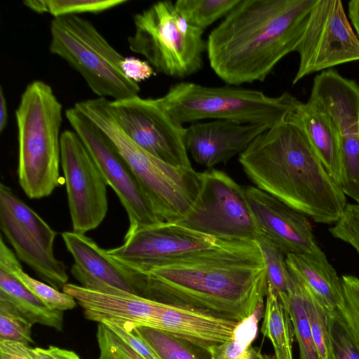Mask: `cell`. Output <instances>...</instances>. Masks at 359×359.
Instances as JSON below:
<instances>
[{
	"mask_svg": "<svg viewBox=\"0 0 359 359\" xmlns=\"http://www.w3.org/2000/svg\"><path fill=\"white\" fill-rule=\"evenodd\" d=\"M133 273L142 297L238 323L263 306L268 290L256 241L219 240L212 248Z\"/></svg>",
	"mask_w": 359,
	"mask_h": 359,
	"instance_id": "cell-1",
	"label": "cell"
},
{
	"mask_svg": "<svg viewBox=\"0 0 359 359\" xmlns=\"http://www.w3.org/2000/svg\"><path fill=\"white\" fill-rule=\"evenodd\" d=\"M317 0H239L206 41L210 66L228 85L263 81L296 51Z\"/></svg>",
	"mask_w": 359,
	"mask_h": 359,
	"instance_id": "cell-2",
	"label": "cell"
},
{
	"mask_svg": "<svg viewBox=\"0 0 359 359\" xmlns=\"http://www.w3.org/2000/svg\"><path fill=\"white\" fill-rule=\"evenodd\" d=\"M238 161L257 188L316 222L334 224L347 205L303 130L287 119L259 135Z\"/></svg>",
	"mask_w": 359,
	"mask_h": 359,
	"instance_id": "cell-3",
	"label": "cell"
},
{
	"mask_svg": "<svg viewBox=\"0 0 359 359\" xmlns=\"http://www.w3.org/2000/svg\"><path fill=\"white\" fill-rule=\"evenodd\" d=\"M74 107L112 141L164 222H177L189 213L200 194L201 172L166 163L141 148L120 128L107 98L81 100Z\"/></svg>",
	"mask_w": 359,
	"mask_h": 359,
	"instance_id": "cell-4",
	"label": "cell"
},
{
	"mask_svg": "<svg viewBox=\"0 0 359 359\" xmlns=\"http://www.w3.org/2000/svg\"><path fill=\"white\" fill-rule=\"evenodd\" d=\"M19 184L30 199L50 196L60 184L62 105L50 86L29 83L15 112Z\"/></svg>",
	"mask_w": 359,
	"mask_h": 359,
	"instance_id": "cell-5",
	"label": "cell"
},
{
	"mask_svg": "<svg viewBox=\"0 0 359 359\" xmlns=\"http://www.w3.org/2000/svg\"><path fill=\"white\" fill-rule=\"evenodd\" d=\"M158 100L182 125L214 119L269 128L285 121L300 103L288 92L272 97L254 89L209 87L188 81L171 86Z\"/></svg>",
	"mask_w": 359,
	"mask_h": 359,
	"instance_id": "cell-6",
	"label": "cell"
},
{
	"mask_svg": "<svg viewBox=\"0 0 359 359\" xmlns=\"http://www.w3.org/2000/svg\"><path fill=\"white\" fill-rule=\"evenodd\" d=\"M50 52L66 61L97 97L119 100L138 95V83L123 73L124 58L89 20L79 15L53 18Z\"/></svg>",
	"mask_w": 359,
	"mask_h": 359,
	"instance_id": "cell-7",
	"label": "cell"
},
{
	"mask_svg": "<svg viewBox=\"0 0 359 359\" xmlns=\"http://www.w3.org/2000/svg\"><path fill=\"white\" fill-rule=\"evenodd\" d=\"M128 38L131 51L144 56L156 72L185 78L203 66L204 30L190 25L170 1H158L133 17Z\"/></svg>",
	"mask_w": 359,
	"mask_h": 359,
	"instance_id": "cell-8",
	"label": "cell"
},
{
	"mask_svg": "<svg viewBox=\"0 0 359 359\" xmlns=\"http://www.w3.org/2000/svg\"><path fill=\"white\" fill-rule=\"evenodd\" d=\"M199 196L181 226L217 240L255 242L261 236L245 188L225 172H201Z\"/></svg>",
	"mask_w": 359,
	"mask_h": 359,
	"instance_id": "cell-9",
	"label": "cell"
},
{
	"mask_svg": "<svg viewBox=\"0 0 359 359\" xmlns=\"http://www.w3.org/2000/svg\"><path fill=\"white\" fill-rule=\"evenodd\" d=\"M0 228L21 261L48 285L62 290L69 276L66 265L53 252L57 232L4 183L0 184Z\"/></svg>",
	"mask_w": 359,
	"mask_h": 359,
	"instance_id": "cell-10",
	"label": "cell"
},
{
	"mask_svg": "<svg viewBox=\"0 0 359 359\" xmlns=\"http://www.w3.org/2000/svg\"><path fill=\"white\" fill-rule=\"evenodd\" d=\"M65 116L127 212L128 229L164 222L109 137L74 106Z\"/></svg>",
	"mask_w": 359,
	"mask_h": 359,
	"instance_id": "cell-11",
	"label": "cell"
},
{
	"mask_svg": "<svg viewBox=\"0 0 359 359\" xmlns=\"http://www.w3.org/2000/svg\"><path fill=\"white\" fill-rule=\"evenodd\" d=\"M296 51L299 64L293 84L313 73L359 61V39L341 1H316Z\"/></svg>",
	"mask_w": 359,
	"mask_h": 359,
	"instance_id": "cell-12",
	"label": "cell"
},
{
	"mask_svg": "<svg viewBox=\"0 0 359 359\" xmlns=\"http://www.w3.org/2000/svg\"><path fill=\"white\" fill-rule=\"evenodd\" d=\"M111 112L123 131L159 160L177 167H192L185 146V128L163 107L158 98L139 95L110 100Z\"/></svg>",
	"mask_w": 359,
	"mask_h": 359,
	"instance_id": "cell-13",
	"label": "cell"
},
{
	"mask_svg": "<svg viewBox=\"0 0 359 359\" xmlns=\"http://www.w3.org/2000/svg\"><path fill=\"white\" fill-rule=\"evenodd\" d=\"M61 165L66 184L73 231L96 229L108 210L107 182L79 135L61 134Z\"/></svg>",
	"mask_w": 359,
	"mask_h": 359,
	"instance_id": "cell-14",
	"label": "cell"
},
{
	"mask_svg": "<svg viewBox=\"0 0 359 359\" xmlns=\"http://www.w3.org/2000/svg\"><path fill=\"white\" fill-rule=\"evenodd\" d=\"M219 240L177 223L128 229L122 245L104 250L127 270L144 273L179 257L213 247Z\"/></svg>",
	"mask_w": 359,
	"mask_h": 359,
	"instance_id": "cell-15",
	"label": "cell"
},
{
	"mask_svg": "<svg viewBox=\"0 0 359 359\" xmlns=\"http://www.w3.org/2000/svg\"><path fill=\"white\" fill-rule=\"evenodd\" d=\"M245 190L261 236L285 255L323 252L307 216L256 187Z\"/></svg>",
	"mask_w": 359,
	"mask_h": 359,
	"instance_id": "cell-16",
	"label": "cell"
},
{
	"mask_svg": "<svg viewBox=\"0 0 359 359\" xmlns=\"http://www.w3.org/2000/svg\"><path fill=\"white\" fill-rule=\"evenodd\" d=\"M62 238L74 263L71 273L81 286L109 294L140 296L133 276L85 234L65 231Z\"/></svg>",
	"mask_w": 359,
	"mask_h": 359,
	"instance_id": "cell-17",
	"label": "cell"
},
{
	"mask_svg": "<svg viewBox=\"0 0 359 359\" xmlns=\"http://www.w3.org/2000/svg\"><path fill=\"white\" fill-rule=\"evenodd\" d=\"M268 128L263 125L224 120L195 122L185 128L184 139L192 158L198 164L211 169L240 155Z\"/></svg>",
	"mask_w": 359,
	"mask_h": 359,
	"instance_id": "cell-18",
	"label": "cell"
},
{
	"mask_svg": "<svg viewBox=\"0 0 359 359\" xmlns=\"http://www.w3.org/2000/svg\"><path fill=\"white\" fill-rule=\"evenodd\" d=\"M62 292L83 307L85 317L102 323L116 322L153 327L164 303L134 294H109L67 283Z\"/></svg>",
	"mask_w": 359,
	"mask_h": 359,
	"instance_id": "cell-19",
	"label": "cell"
},
{
	"mask_svg": "<svg viewBox=\"0 0 359 359\" xmlns=\"http://www.w3.org/2000/svg\"><path fill=\"white\" fill-rule=\"evenodd\" d=\"M238 323L196 309L164 303L152 328L208 353L212 348L229 339Z\"/></svg>",
	"mask_w": 359,
	"mask_h": 359,
	"instance_id": "cell-20",
	"label": "cell"
},
{
	"mask_svg": "<svg viewBox=\"0 0 359 359\" xmlns=\"http://www.w3.org/2000/svg\"><path fill=\"white\" fill-rule=\"evenodd\" d=\"M287 119L303 130L327 171L339 185L341 168L340 142L327 114L308 100L306 103L300 102Z\"/></svg>",
	"mask_w": 359,
	"mask_h": 359,
	"instance_id": "cell-21",
	"label": "cell"
},
{
	"mask_svg": "<svg viewBox=\"0 0 359 359\" xmlns=\"http://www.w3.org/2000/svg\"><path fill=\"white\" fill-rule=\"evenodd\" d=\"M287 265L328 311H339L344 304L341 279L323 252L318 254H287Z\"/></svg>",
	"mask_w": 359,
	"mask_h": 359,
	"instance_id": "cell-22",
	"label": "cell"
},
{
	"mask_svg": "<svg viewBox=\"0 0 359 359\" xmlns=\"http://www.w3.org/2000/svg\"><path fill=\"white\" fill-rule=\"evenodd\" d=\"M0 299L13 305L33 325L63 330V311L53 310L8 271L0 269Z\"/></svg>",
	"mask_w": 359,
	"mask_h": 359,
	"instance_id": "cell-23",
	"label": "cell"
},
{
	"mask_svg": "<svg viewBox=\"0 0 359 359\" xmlns=\"http://www.w3.org/2000/svg\"><path fill=\"white\" fill-rule=\"evenodd\" d=\"M261 332L271 342L276 359H293L294 328L277 292L268 287Z\"/></svg>",
	"mask_w": 359,
	"mask_h": 359,
	"instance_id": "cell-24",
	"label": "cell"
},
{
	"mask_svg": "<svg viewBox=\"0 0 359 359\" xmlns=\"http://www.w3.org/2000/svg\"><path fill=\"white\" fill-rule=\"evenodd\" d=\"M0 269L8 271L17 278L49 308L64 311L76 306V300L71 295L31 277L24 271L16 255L7 246L2 236L0 238Z\"/></svg>",
	"mask_w": 359,
	"mask_h": 359,
	"instance_id": "cell-25",
	"label": "cell"
},
{
	"mask_svg": "<svg viewBox=\"0 0 359 359\" xmlns=\"http://www.w3.org/2000/svg\"><path fill=\"white\" fill-rule=\"evenodd\" d=\"M293 277L294 288L287 293L278 294L286 307L292 323L294 337L299 345V359H320L311 334L299 285L297 280Z\"/></svg>",
	"mask_w": 359,
	"mask_h": 359,
	"instance_id": "cell-26",
	"label": "cell"
},
{
	"mask_svg": "<svg viewBox=\"0 0 359 359\" xmlns=\"http://www.w3.org/2000/svg\"><path fill=\"white\" fill-rule=\"evenodd\" d=\"M262 307H259L253 315L240 322L229 339L212 348L208 353L210 359H251V344L256 337Z\"/></svg>",
	"mask_w": 359,
	"mask_h": 359,
	"instance_id": "cell-27",
	"label": "cell"
},
{
	"mask_svg": "<svg viewBox=\"0 0 359 359\" xmlns=\"http://www.w3.org/2000/svg\"><path fill=\"white\" fill-rule=\"evenodd\" d=\"M117 323L142 338L161 359H201L194 347L164 331L128 323Z\"/></svg>",
	"mask_w": 359,
	"mask_h": 359,
	"instance_id": "cell-28",
	"label": "cell"
},
{
	"mask_svg": "<svg viewBox=\"0 0 359 359\" xmlns=\"http://www.w3.org/2000/svg\"><path fill=\"white\" fill-rule=\"evenodd\" d=\"M239 0H178L176 11L190 25L204 30L217 20L225 17Z\"/></svg>",
	"mask_w": 359,
	"mask_h": 359,
	"instance_id": "cell-29",
	"label": "cell"
},
{
	"mask_svg": "<svg viewBox=\"0 0 359 359\" xmlns=\"http://www.w3.org/2000/svg\"><path fill=\"white\" fill-rule=\"evenodd\" d=\"M126 2L127 0H27L23 4L36 13H47L57 18L99 13Z\"/></svg>",
	"mask_w": 359,
	"mask_h": 359,
	"instance_id": "cell-30",
	"label": "cell"
},
{
	"mask_svg": "<svg viewBox=\"0 0 359 359\" xmlns=\"http://www.w3.org/2000/svg\"><path fill=\"white\" fill-rule=\"evenodd\" d=\"M256 243L266 268L268 287L278 294L290 292L294 287V278L287 265L285 255L262 236Z\"/></svg>",
	"mask_w": 359,
	"mask_h": 359,
	"instance_id": "cell-31",
	"label": "cell"
},
{
	"mask_svg": "<svg viewBox=\"0 0 359 359\" xmlns=\"http://www.w3.org/2000/svg\"><path fill=\"white\" fill-rule=\"evenodd\" d=\"M294 277L299 285L307 319L319 358L328 359L330 345L328 311L309 288L301 280Z\"/></svg>",
	"mask_w": 359,
	"mask_h": 359,
	"instance_id": "cell-32",
	"label": "cell"
},
{
	"mask_svg": "<svg viewBox=\"0 0 359 359\" xmlns=\"http://www.w3.org/2000/svg\"><path fill=\"white\" fill-rule=\"evenodd\" d=\"M328 359H359V346L338 311H328Z\"/></svg>",
	"mask_w": 359,
	"mask_h": 359,
	"instance_id": "cell-33",
	"label": "cell"
},
{
	"mask_svg": "<svg viewBox=\"0 0 359 359\" xmlns=\"http://www.w3.org/2000/svg\"><path fill=\"white\" fill-rule=\"evenodd\" d=\"M32 325L13 305L0 299V340L34 344Z\"/></svg>",
	"mask_w": 359,
	"mask_h": 359,
	"instance_id": "cell-34",
	"label": "cell"
},
{
	"mask_svg": "<svg viewBox=\"0 0 359 359\" xmlns=\"http://www.w3.org/2000/svg\"><path fill=\"white\" fill-rule=\"evenodd\" d=\"M344 304L338 311L359 346V278L344 275L341 278Z\"/></svg>",
	"mask_w": 359,
	"mask_h": 359,
	"instance_id": "cell-35",
	"label": "cell"
},
{
	"mask_svg": "<svg viewBox=\"0 0 359 359\" xmlns=\"http://www.w3.org/2000/svg\"><path fill=\"white\" fill-rule=\"evenodd\" d=\"M96 336L99 359H144L104 323L98 324Z\"/></svg>",
	"mask_w": 359,
	"mask_h": 359,
	"instance_id": "cell-36",
	"label": "cell"
},
{
	"mask_svg": "<svg viewBox=\"0 0 359 359\" xmlns=\"http://www.w3.org/2000/svg\"><path fill=\"white\" fill-rule=\"evenodd\" d=\"M329 231L334 238L351 245L359 255V204H347Z\"/></svg>",
	"mask_w": 359,
	"mask_h": 359,
	"instance_id": "cell-37",
	"label": "cell"
},
{
	"mask_svg": "<svg viewBox=\"0 0 359 359\" xmlns=\"http://www.w3.org/2000/svg\"><path fill=\"white\" fill-rule=\"evenodd\" d=\"M126 341L144 359H161L156 352L139 336L114 322L102 323Z\"/></svg>",
	"mask_w": 359,
	"mask_h": 359,
	"instance_id": "cell-38",
	"label": "cell"
},
{
	"mask_svg": "<svg viewBox=\"0 0 359 359\" xmlns=\"http://www.w3.org/2000/svg\"><path fill=\"white\" fill-rule=\"evenodd\" d=\"M121 67L124 75L137 83L155 75V70L147 60L135 57H124Z\"/></svg>",
	"mask_w": 359,
	"mask_h": 359,
	"instance_id": "cell-39",
	"label": "cell"
},
{
	"mask_svg": "<svg viewBox=\"0 0 359 359\" xmlns=\"http://www.w3.org/2000/svg\"><path fill=\"white\" fill-rule=\"evenodd\" d=\"M30 347L18 341L0 340V359H33Z\"/></svg>",
	"mask_w": 359,
	"mask_h": 359,
	"instance_id": "cell-40",
	"label": "cell"
},
{
	"mask_svg": "<svg viewBox=\"0 0 359 359\" xmlns=\"http://www.w3.org/2000/svg\"><path fill=\"white\" fill-rule=\"evenodd\" d=\"M33 359H81L74 351L50 346L47 348L39 347L29 348Z\"/></svg>",
	"mask_w": 359,
	"mask_h": 359,
	"instance_id": "cell-41",
	"label": "cell"
},
{
	"mask_svg": "<svg viewBox=\"0 0 359 359\" xmlns=\"http://www.w3.org/2000/svg\"><path fill=\"white\" fill-rule=\"evenodd\" d=\"M348 7L349 18L359 39V0L350 1Z\"/></svg>",
	"mask_w": 359,
	"mask_h": 359,
	"instance_id": "cell-42",
	"label": "cell"
},
{
	"mask_svg": "<svg viewBox=\"0 0 359 359\" xmlns=\"http://www.w3.org/2000/svg\"><path fill=\"white\" fill-rule=\"evenodd\" d=\"M8 105L3 88L0 87V133H2L8 124Z\"/></svg>",
	"mask_w": 359,
	"mask_h": 359,
	"instance_id": "cell-43",
	"label": "cell"
},
{
	"mask_svg": "<svg viewBox=\"0 0 359 359\" xmlns=\"http://www.w3.org/2000/svg\"><path fill=\"white\" fill-rule=\"evenodd\" d=\"M251 359H276L275 355L262 353L259 348L252 347Z\"/></svg>",
	"mask_w": 359,
	"mask_h": 359,
	"instance_id": "cell-44",
	"label": "cell"
}]
</instances>
